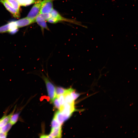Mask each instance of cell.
Here are the masks:
<instances>
[{"mask_svg": "<svg viewBox=\"0 0 138 138\" xmlns=\"http://www.w3.org/2000/svg\"><path fill=\"white\" fill-rule=\"evenodd\" d=\"M50 13L51 15V17L49 19V22L50 23L56 24L59 21H65L85 27V26L82 25L80 22L63 17L57 11L53 9Z\"/></svg>", "mask_w": 138, "mask_h": 138, "instance_id": "6da1fadb", "label": "cell"}, {"mask_svg": "<svg viewBox=\"0 0 138 138\" xmlns=\"http://www.w3.org/2000/svg\"><path fill=\"white\" fill-rule=\"evenodd\" d=\"M41 77L45 84L50 102H52L53 99L56 96L55 86L50 81L48 77L46 76L42 73Z\"/></svg>", "mask_w": 138, "mask_h": 138, "instance_id": "7a4b0ae2", "label": "cell"}, {"mask_svg": "<svg viewBox=\"0 0 138 138\" xmlns=\"http://www.w3.org/2000/svg\"><path fill=\"white\" fill-rule=\"evenodd\" d=\"M54 0H43L41 1L40 14L49 13L53 9Z\"/></svg>", "mask_w": 138, "mask_h": 138, "instance_id": "3957f363", "label": "cell"}, {"mask_svg": "<svg viewBox=\"0 0 138 138\" xmlns=\"http://www.w3.org/2000/svg\"><path fill=\"white\" fill-rule=\"evenodd\" d=\"M41 1H38L32 7L28 14L27 17L33 20H35L40 13Z\"/></svg>", "mask_w": 138, "mask_h": 138, "instance_id": "277c9868", "label": "cell"}, {"mask_svg": "<svg viewBox=\"0 0 138 138\" xmlns=\"http://www.w3.org/2000/svg\"><path fill=\"white\" fill-rule=\"evenodd\" d=\"M75 110L74 105L65 102L63 105L61 106L59 111L63 114L71 116Z\"/></svg>", "mask_w": 138, "mask_h": 138, "instance_id": "5b68a950", "label": "cell"}, {"mask_svg": "<svg viewBox=\"0 0 138 138\" xmlns=\"http://www.w3.org/2000/svg\"><path fill=\"white\" fill-rule=\"evenodd\" d=\"M15 21L18 28L28 26L35 22V20L30 19L27 17Z\"/></svg>", "mask_w": 138, "mask_h": 138, "instance_id": "8992f818", "label": "cell"}, {"mask_svg": "<svg viewBox=\"0 0 138 138\" xmlns=\"http://www.w3.org/2000/svg\"><path fill=\"white\" fill-rule=\"evenodd\" d=\"M0 1L7 9L12 14L14 17L17 18H19L20 16V13H18L10 6L5 0H0Z\"/></svg>", "mask_w": 138, "mask_h": 138, "instance_id": "52a82bcc", "label": "cell"}, {"mask_svg": "<svg viewBox=\"0 0 138 138\" xmlns=\"http://www.w3.org/2000/svg\"><path fill=\"white\" fill-rule=\"evenodd\" d=\"M70 117V116L63 114L59 111L56 112L54 118L62 125L63 123L68 119Z\"/></svg>", "mask_w": 138, "mask_h": 138, "instance_id": "ba28073f", "label": "cell"}, {"mask_svg": "<svg viewBox=\"0 0 138 138\" xmlns=\"http://www.w3.org/2000/svg\"><path fill=\"white\" fill-rule=\"evenodd\" d=\"M35 22L40 27L42 34H44V29H45L48 30H50L45 21V20L39 14L36 17L35 19Z\"/></svg>", "mask_w": 138, "mask_h": 138, "instance_id": "9c48e42d", "label": "cell"}, {"mask_svg": "<svg viewBox=\"0 0 138 138\" xmlns=\"http://www.w3.org/2000/svg\"><path fill=\"white\" fill-rule=\"evenodd\" d=\"M61 127L52 128L49 135L52 138H60L62 136Z\"/></svg>", "mask_w": 138, "mask_h": 138, "instance_id": "30bf717a", "label": "cell"}, {"mask_svg": "<svg viewBox=\"0 0 138 138\" xmlns=\"http://www.w3.org/2000/svg\"><path fill=\"white\" fill-rule=\"evenodd\" d=\"M71 88L66 89L64 95V96L65 102L67 103L74 105V101L72 99L70 94V92Z\"/></svg>", "mask_w": 138, "mask_h": 138, "instance_id": "8fae6325", "label": "cell"}, {"mask_svg": "<svg viewBox=\"0 0 138 138\" xmlns=\"http://www.w3.org/2000/svg\"><path fill=\"white\" fill-rule=\"evenodd\" d=\"M15 110L10 114L7 115H5L0 119V128L5 125L8 123L13 114L14 113Z\"/></svg>", "mask_w": 138, "mask_h": 138, "instance_id": "7c38bea8", "label": "cell"}, {"mask_svg": "<svg viewBox=\"0 0 138 138\" xmlns=\"http://www.w3.org/2000/svg\"><path fill=\"white\" fill-rule=\"evenodd\" d=\"M13 8L20 13V6L16 0H5Z\"/></svg>", "mask_w": 138, "mask_h": 138, "instance_id": "4fadbf2b", "label": "cell"}, {"mask_svg": "<svg viewBox=\"0 0 138 138\" xmlns=\"http://www.w3.org/2000/svg\"><path fill=\"white\" fill-rule=\"evenodd\" d=\"M9 33L11 34H15L18 31V28L15 21H12L9 23Z\"/></svg>", "mask_w": 138, "mask_h": 138, "instance_id": "5bb4252c", "label": "cell"}, {"mask_svg": "<svg viewBox=\"0 0 138 138\" xmlns=\"http://www.w3.org/2000/svg\"><path fill=\"white\" fill-rule=\"evenodd\" d=\"M20 6H26L35 3L38 1L35 0H16Z\"/></svg>", "mask_w": 138, "mask_h": 138, "instance_id": "9a60e30c", "label": "cell"}, {"mask_svg": "<svg viewBox=\"0 0 138 138\" xmlns=\"http://www.w3.org/2000/svg\"><path fill=\"white\" fill-rule=\"evenodd\" d=\"M19 113H16L13 114L9 122L12 125L14 124L17 121L19 118Z\"/></svg>", "mask_w": 138, "mask_h": 138, "instance_id": "2e32d148", "label": "cell"}, {"mask_svg": "<svg viewBox=\"0 0 138 138\" xmlns=\"http://www.w3.org/2000/svg\"><path fill=\"white\" fill-rule=\"evenodd\" d=\"M12 125L9 122L4 126L0 128V132L7 133L11 128Z\"/></svg>", "mask_w": 138, "mask_h": 138, "instance_id": "e0dca14e", "label": "cell"}, {"mask_svg": "<svg viewBox=\"0 0 138 138\" xmlns=\"http://www.w3.org/2000/svg\"><path fill=\"white\" fill-rule=\"evenodd\" d=\"M66 89L61 87H56L55 90L56 95L57 96L64 94Z\"/></svg>", "mask_w": 138, "mask_h": 138, "instance_id": "ac0fdd59", "label": "cell"}, {"mask_svg": "<svg viewBox=\"0 0 138 138\" xmlns=\"http://www.w3.org/2000/svg\"><path fill=\"white\" fill-rule=\"evenodd\" d=\"M9 23L0 27V33L9 32Z\"/></svg>", "mask_w": 138, "mask_h": 138, "instance_id": "d6986e66", "label": "cell"}, {"mask_svg": "<svg viewBox=\"0 0 138 138\" xmlns=\"http://www.w3.org/2000/svg\"><path fill=\"white\" fill-rule=\"evenodd\" d=\"M70 95L73 101H74L80 96L79 94L75 92V90L71 88L70 92Z\"/></svg>", "mask_w": 138, "mask_h": 138, "instance_id": "ffe728a7", "label": "cell"}, {"mask_svg": "<svg viewBox=\"0 0 138 138\" xmlns=\"http://www.w3.org/2000/svg\"><path fill=\"white\" fill-rule=\"evenodd\" d=\"M53 103L55 107L56 108L60 110L61 105L57 97L56 96L53 99L52 102Z\"/></svg>", "mask_w": 138, "mask_h": 138, "instance_id": "44dd1931", "label": "cell"}, {"mask_svg": "<svg viewBox=\"0 0 138 138\" xmlns=\"http://www.w3.org/2000/svg\"><path fill=\"white\" fill-rule=\"evenodd\" d=\"M61 125L54 118H53L51 122L52 128L60 127Z\"/></svg>", "mask_w": 138, "mask_h": 138, "instance_id": "7402d4cb", "label": "cell"}, {"mask_svg": "<svg viewBox=\"0 0 138 138\" xmlns=\"http://www.w3.org/2000/svg\"><path fill=\"white\" fill-rule=\"evenodd\" d=\"M57 97L61 106L63 105L65 102L64 96V94L59 95L57 96Z\"/></svg>", "mask_w": 138, "mask_h": 138, "instance_id": "603a6c76", "label": "cell"}, {"mask_svg": "<svg viewBox=\"0 0 138 138\" xmlns=\"http://www.w3.org/2000/svg\"><path fill=\"white\" fill-rule=\"evenodd\" d=\"M41 17L45 21H47L48 19L51 17V16L50 14H39Z\"/></svg>", "mask_w": 138, "mask_h": 138, "instance_id": "cb8c5ba5", "label": "cell"}, {"mask_svg": "<svg viewBox=\"0 0 138 138\" xmlns=\"http://www.w3.org/2000/svg\"><path fill=\"white\" fill-rule=\"evenodd\" d=\"M7 133L0 132V138H6L7 137Z\"/></svg>", "mask_w": 138, "mask_h": 138, "instance_id": "d4e9b609", "label": "cell"}, {"mask_svg": "<svg viewBox=\"0 0 138 138\" xmlns=\"http://www.w3.org/2000/svg\"><path fill=\"white\" fill-rule=\"evenodd\" d=\"M40 138H49V135H43L41 136Z\"/></svg>", "mask_w": 138, "mask_h": 138, "instance_id": "484cf974", "label": "cell"}, {"mask_svg": "<svg viewBox=\"0 0 138 138\" xmlns=\"http://www.w3.org/2000/svg\"><path fill=\"white\" fill-rule=\"evenodd\" d=\"M41 0H38V1H41Z\"/></svg>", "mask_w": 138, "mask_h": 138, "instance_id": "4316f807", "label": "cell"}]
</instances>
